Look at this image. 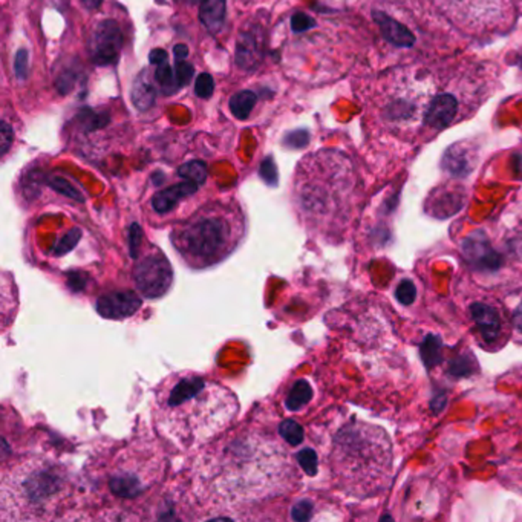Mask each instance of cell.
Instances as JSON below:
<instances>
[{
    "mask_svg": "<svg viewBox=\"0 0 522 522\" xmlns=\"http://www.w3.org/2000/svg\"><path fill=\"white\" fill-rule=\"evenodd\" d=\"M513 323L518 328L519 331H522V300L519 302V305L515 309V314H513Z\"/></svg>",
    "mask_w": 522,
    "mask_h": 522,
    "instance_id": "obj_36",
    "label": "cell"
},
{
    "mask_svg": "<svg viewBox=\"0 0 522 522\" xmlns=\"http://www.w3.org/2000/svg\"><path fill=\"white\" fill-rule=\"evenodd\" d=\"M460 112V101L452 92L436 94L431 101L423 115V123L427 128L438 132L443 130L455 121Z\"/></svg>",
    "mask_w": 522,
    "mask_h": 522,
    "instance_id": "obj_10",
    "label": "cell"
},
{
    "mask_svg": "<svg viewBox=\"0 0 522 522\" xmlns=\"http://www.w3.org/2000/svg\"><path fill=\"white\" fill-rule=\"evenodd\" d=\"M213 91H215V80L212 75L207 72L199 74L195 81V94L199 98L206 100L213 95Z\"/></svg>",
    "mask_w": 522,
    "mask_h": 522,
    "instance_id": "obj_24",
    "label": "cell"
},
{
    "mask_svg": "<svg viewBox=\"0 0 522 522\" xmlns=\"http://www.w3.org/2000/svg\"><path fill=\"white\" fill-rule=\"evenodd\" d=\"M196 190H198V184L193 182V181H185V182H181V184H176L170 189H166L163 192L156 193L154 201H152V204H154L156 212L166 213V212H168V210H172L176 206V202H178L180 199L193 195V193H195Z\"/></svg>",
    "mask_w": 522,
    "mask_h": 522,
    "instance_id": "obj_14",
    "label": "cell"
},
{
    "mask_svg": "<svg viewBox=\"0 0 522 522\" xmlns=\"http://www.w3.org/2000/svg\"><path fill=\"white\" fill-rule=\"evenodd\" d=\"M0 137H2L0 138V147H2V154L5 155L10 150L14 140V130L6 121H2V126H0Z\"/></svg>",
    "mask_w": 522,
    "mask_h": 522,
    "instance_id": "obj_32",
    "label": "cell"
},
{
    "mask_svg": "<svg viewBox=\"0 0 522 522\" xmlns=\"http://www.w3.org/2000/svg\"><path fill=\"white\" fill-rule=\"evenodd\" d=\"M181 2L189 4V5H196V4H202V2H204V0H181Z\"/></svg>",
    "mask_w": 522,
    "mask_h": 522,
    "instance_id": "obj_38",
    "label": "cell"
},
{
    "mask_svg": "<svg viewBox=\"0 0 522 522\" xmlns=\"http://www.w3.org/2000/svg\"><path fill=\"white\" fill-rule=\"evenodd\" d=\"M81 4L88 10H97V8L103 4V0H81Z\"/></svg>",
    "mask_w": 522,
    "mask_h": 522,
    "instance_id": "obj_37",
    "label": "cell"
},
{
    "mask_svg": "<svg viewBox=\"0 0 522 522\" xmlns=\"http://www.w3.org/2000/svg\"><path fill=\"white\" fill-rule=\"evenodd\" d=\"M521 66H522V60H521Z\"/></svg>",
    "mask_w": 522,
    "mask_h": 522,
    "instance_id": "obj_39",
    "label": "cell"
},
{
    "mask_svg": "<svg viewBox=\"0 0 522 522\" xmlns=\"http://www.w3.org/2000/svg\"><path fill=\"white\" fill-rule=\"evenodd\" d=\"M135 281L138 288L149 297H158L172 282V269L159 253L146 256L135 268Z\"/></svg>",
    "mask_w": 522,
    "mask_h": 522,
    "instance_id": "obj_9",
    "label": "cell"
},
{
    "mask_svg": "<svg viewBox=\"0 0 522 522\" xmlns=\"http://www.w3.org/2000/svg\"><path fill=\"white\" fill-rule=\"evenodd\" d=\"M53 187L57 189L58 192L67 193V195H71V196H79L77 193H75V190H69V184H67L65 180H60V178L54 180V181H53Z\"/></svg>",
    "mask_w": 522,
    "mask_h": 522,
    "instance_id": "obj_34",
    "label": "cell"
},
{
    "mask_svg": "<svg viewBox=\"0 0 522 522\" xmlns=\"http://www.w3.org/2000/svg\"><path fill=\"white\" fill-rule=\"evenodd\" d=\"M180 175L187 181L202 184L207 178V166L202 161H189L180 167Z\"/></svg>",
    "mask_w": 522,
    "mask_h": 522,
    "instance_id": "obj_22",
    "label": "cell"
},
{
    "mask_svg": "<svg viewBox=\"0 0 522 522\" xmlns=\"http://www.w3.org/2000/svg\"><path fill=\"white\" fill-rule=\"evenodd\" d=\"M123 49V32L115 20H101L89 40V54L97 66H111L118 62Z\"/></svg>",
    "mask_w": 522,
    "mask_h": 522,
    "instance_id": "obj_8",
    "label": "cell"
},
{
    "mask_svg": "<svg viewBox=\"0 0 522 522\" xmlns=\"http://www.w3.org/2000/svg\"><path fill=\"white\" fill-rule=\"evenodd\" d=\"M141 305L133 293H111L98 300V309L105 317L120 319L132 316Z\"/></svg>",
    "mask_w": 522,
    "mask_h": 522,
    "instance_id": "obj_13",
    "label": "cell"
},
{
    "mask_svg": "<svg viewBox=\"0 0 522 522\" xmlns=\"http://www.w3.org/2000/svg\"><path fill=\"white\" fill-rule=\"evenodd\" d=\"M262 39L257 36L256 31L241 32L236 41L234 62L243 71H253L260 65L262 60Z\"/></svg>",
    "mask_w": 522,
    "mask_h": 522,
    "instance_id": "obj_12",
    "label": "cell"
},
{
    "mask_svg": "<svg viewBox=\"0 0 522 522\" xmlns=\"http://www.w3.org/2000/svg\"><path fill=\"white\" fill-rule=\"evenodd\" d=\"M75 80H77V74H75V71H63L60 75H58V79L55 81L57 91L60 92L62 95L69 94L75 86Z\"/></svg>",
    "mask_w": 522,
    "mask_h": 522,
    "instance_id": "obj_30",
    "label": "cell"
},
{
    "mask_svg": "<svg viewBox=\"0 0 522 522\" xmlns=\"http://www.w3.org/2000/svg\"><path fill=\"white\" fill-rule=\"evenodd\" d=\"M374 17L383 32V36L389 40L391 44L406 48L414 44V36H412L410 31L406 27L400 25L397 20H394L392 17L382 13H375Z\"/></svg>",
    "mask_w": 522,
    "mask_h": 522,
    "instance_id": "obj_15",
    "label": "cell"
},
{
    "mask_svg": "<svg viewBox=\"0 0 522 522\" xmlns=\"http://www.w3.org/2000/svg\"><path fill=\"white\" fill-rule=\"evenodd\" d=\"M328 467L334 486L354 498H373L391 484L394 450L384 429L351 421L333 436Z\"/></svg>",
    "mask_w": 522,
    "mask_h": 522,
    "instance_id": "obj_4",
    "label": "cell"
},
{
    "mask_svg": "<svg viewBox=\"0 0 522 522\" xmlns=\"http://www.w3.org/2000/svg\"><path fill=\"white\" fill-rule=\"evenodd\" d=\"M283 146L290 149H303L309 142V132L307 129H296L288 132L283 137Z\"/></svg>",
    "mask_w": 522,
    "mask_h": 522,
    "instance_id": "obj_23",
    "label": "cell"
},
{
    "mask_svg": "<svg viewBox=\"0 0 522 522\" xmlns=\"http://www.w3.org/2000/svg\"><path fill=\"white\" fill-rule=\"evenodd\" d=\"M100 474V484L116 502H133L145 496L164 475L166 458L155 443L133 441L114 455Z\"/></svg>",
    "mask_w": 522,
    "mask_h": 522,
    "instance_id": "obj_7",
    "label": "cell"
},
{
    "mask_svg": "<svg viewBox=\"0 0 522 522\" xmlns=\"http://www.w3.org/2000/svg\"><path fill=\"white\" fill-rule=\"evenodd\" d=\"M395 296H397L399 302H401L403 305H410L417 297L415 285L410 281H401L397 286V291H395Z\"/></svg>",
    "mask_w": 522,
    "mask_h": 522,
    "instance_id": "obj_28",
    "label": "cell"
},
{
    "mask_svg": "<svg viewBox=\"0 0 522 522\" xmlns=\"http://www.w3.org/2000/svg\"><path fill=\"white\" fill-rule=\"evenodd\" d=\"M257 103V95L253 91H241L230 98V111L238 120H247Z\"/></svg>",
    "mask_w": 522,
    "mask_h": 522,
    "instance_id": "obj_19",
    "label": "cell"
},
{
    "mask_svg": "<svg viewBox=\"0 0 522 522\" xmlns=\"http://www.w3.org/2000/svg\"><path fill=\"white\" fill-rule=\"evenodd\" d=\"M316 27V20L305 13H296L291 17V29L294 32H305Z\"/></svg>",
    "mask_w": 522,
    "mask_h": 522,
    "instance_id": "obj_29",
    "label": "cell"
},
{
    "mask_svg": "<svg viewBox=\"0 0 522 522\" xmlns=\"http://www.w3.org/2000/svg\"><path fill=\"white\" fill-rule=\"evenodd\" d=\"M283 438L256 426L207 444L192 467V495L208 511H238L296 488L299 469Z\"/></svg>",
    "mask_w": 522,
    "mask_h": 522,
    "instance_id": "obj_1",
    "label": "cell"
},
{
    "mask_svg": "<svg viewBox=\"0 0 522 522\" xmlns=\"http://www.w3.org/2000/svg\"><path fill=\"white\" fill-rule=\"evenodd\" d=\"M173 55H175L176 60H185V58H187V55H189V48L185 45H181V44L175 45Z\"/></svg>",
    "mask_w": 522,
    "mask_h": 522,
    "instance_id": "obj_35",
    "label": "cell"
},
{
    "mask_svg": "<svg viewBox=\"0 0 522 522\" xmlns=\"http://www.w3.org/2000/svg\"><path fill=\"white\" fill-rule=\"evenodd\" d=\"M173 71H175V77L180 84V88L187 86L190 80L193 79V75H195V67L185 60H176Z\"/></svg>",
    "mask_w": 522,
    "mask_h": 522,
    "instance_id": "obj_26",
    "label": "cell"
},
{
    "mask_svg": "<svg viewBox=\"0 0 522 522\" xmlns=\"http://www.w3.org/2000/svg\"><path fill=\"white\" fill-rule=\"evenodd\" d=\"M199 20L208 32L218 34L224 27L225 0H204L199 6Z\"/></svg>",
    "mask_w": 522,
    "mask_h": 522,
    "instance_id": "obj_17",
    "label": "cell"
},
{
    "mask_svg": "<svg viewBox=\"0 0 522 522\" xmlns=\"http://www.w3.org/2000/svg\"><path fill=\"white\" fill-rule=\"evenodd\" d=\"M436 2L455 20L475 23L471 14H476L483 22V13H486L483 4H474V0H436Z\"/></svg>",
    "mask_w": 522,
    "mask_h": 522,
    "instance_id": "obj_16",
    "label": "cell"
},
{
    "mask_svg": "<svg viewBox=\"0 0 522 522\" xmlns=\"http://www.w3.org/2000/svg\"><path fill=\"white\" fill-rule=\"evenodd\" d=\"M155 81L159 84L164 95H172L176 91L181 89L178 81H176L175 77V71H172L170 65L167 62L156 65V71H155Z\"/></svg>",
    "mask_w": 522,
    "mask_h": 522,
    "instance_id": "obj_20",
    "label": "cell"
},
{
    "mask_svg": "<svg viewBox=\"0 0 522 522\" xmlns=\"http://www.w3.org/2000/svg\"><path fill=\"white\" fill-rule=\"evenodd\" d=\"M294 207L314 238L328 243L347 238L357 207V180L348 159L326 154L305 164L294 187Z\"/></svg>",
    "mask_w": 522,
    "mask_h": 522,
    "instance_id": "obj_3",
    "label": "cell"
},
{
    "mask_svg": "<svg viewBox=\"0 0 522 522\" xmlns=\"http://www.w3.org/2000/svg\"><path fill=\"white\" fill-rule=\"evenodd\" d=\"M72 471L62 461L32 455L4 471L0 486L2 521L57 519L74 500Z\"/></svg>",
    "mask_w": 522,
    "mask_h": 522,
    "instance_id": "obj_5",
    "label": "cell"
},
{
    "mask_svg": "<svg viewBox=\"0 0 522 522\" xmlns=\"http://www.w3.org/2000/svg\"><path fill=\"white\" fill-rule=\"evenodd\" d=\"M470 314L476 326V331L487 344H492L501 339L502 317L501 311L495 305L487 302H475L470 307Z\"/></svg>",
    "mask_w": 522,
    "mask_h": 522,
    "instance_id": "obj_11",
    "label": "cell"
},
{
    "mask_svg": "<svg viewBox=\"0 0 522 522\" xmlns=\"http://www.w3.org/2000/svg\"><path fill=\"white\" fill-rule=\"evenodd\" d=\"M109 123V115L105 112H94L91 109H83L80 114V124L86 132H92L105 128Z\"/></svg>",
    "mask_w": 522,
    "mask_h": 522,
    "instance_id": "obj_21",
    "label": "cell"
},
{
    "mask_svg": "<svg viewBox=\"0 0 522 522\" xmlns=\"http://www.w3.org/2000/svg\"><path fill=\"white\" fill-rule=\"evenodd\" d=\"M168 60V55L164 49H152L150 54H149V62L152 65H161V63H166Z\"/></svg>",
    "mask_w": 522,
    "mask_h": 522,
    "instance_id": "obj_33",
    "label": "cell"
},
{
    "mask_svg": "<svg viewBox=\"0 0 522 522\" xmlns=\"http://www.w3.org/2000/svg\"><path fill=\"white\" fill-rule=\"evenodd\" d=\"M246 234L247 221L238 207L210 204L176 225L170 242L182 264L207 269L230 257Z\"/></svg>",
    "mask_w": 522,
    "mask_h": 522,
    "instance_id": "obj_6",
    "label": "cell"
},
{
    "mask_svg": "<svg viewBox=\"0 0 522 522\" xmlns=\"http://www.w3.org/2000/svg\"><path fill=\"white\" fill-rule=\"evenodd\" d=\"M14 74L17 80H25L29 74V55L27 49H19L14 55Z\"/></svg>",
    "mask_w": 522,
    "mask_h": 522,
    "instance_id": "obj_25",
    "label": "cell"
},
{
    "mask_svg": "<svg viewBox=\"0 0 522 522\" xmlns=\"http://www.w3.org/2000/svg\"><path fill=\"white\" fill-rule=\"evenodd\" d=\"M132 103L133 106L138 109V111H147L155 103V97H156V89L154 86V83L150 81L147 77L146 71H142L137 79H135L132 84Z\"/></svg>",
    "mask_w": 522,
    "mask_h": 522,
    "instance_id": "obj_18",
    "label": "cell"
},
{
    "mask_svg": "<svg viewBox=\"0 0 522 522\" xmlns=\"http://www.w3.org/2000/svg\"><path fill=\"white\" fill-rule=\"evenodd\" d=\"M281 435L285 441H288L290 444H299L302 441V427L294 423V421H285V423L281 426Z\"/></svg>",
    "mask_w": 522,
    "mask_h": 522,
    "instance_id": "obj_27",
    "label": "cell"
},
{
    "mask_svg": "<svg viewBox=\"0 0 522 522\" xmlns=\"http://www.w3.org/2000/svg\"><path fill=\"white\" fill-rule=\"evenodd\" d=\"M260 175H262V178L269 184L277 182V168L272 156L265 158L262 164H260Z\"/></svg>",
    "mask_w": 522,
    "mask_h": 522,
    "instance_id": "obj_31",
    "label": "cell"
},
{
    "mask_svg": "<svg viewBox=\"0 0 522 522\" xmlns=\"http://www.w3.org/2000/svg\"><path fill=\"white\" fill-rule=\"evenodd\" d=\"M239 414L234 392L190 370L167 375L156 386L152 417L158 435L181 452L215 441Z\"/></svg>",
    "mask_w": 522,
    "mask_h": 522,
    "instance_id": "obj_2",
    "label": "cell"
}]
</instances>
